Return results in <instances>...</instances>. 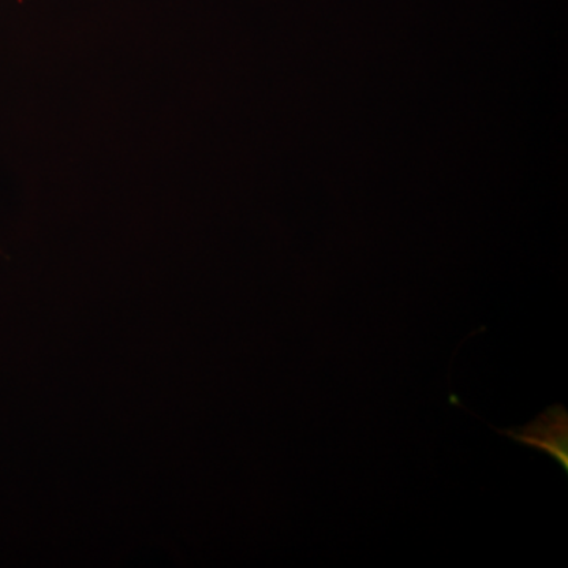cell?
<instances>
[{"mask_svg": "<svg viewBox=\"0 0 568 568\" xmlns=\"http://www.w3.org/2000/svg\"><path fill=\"white\" fill-rule=\"evenodd\" d=\"M496 432L519 446L548 455L568 474V413L562 405L548 407L528 425Z\"/></svg>", "mask_w": 568, "mask_h": 568, "instance_id": "obj_1", "label": "cell"}]
</instances>
